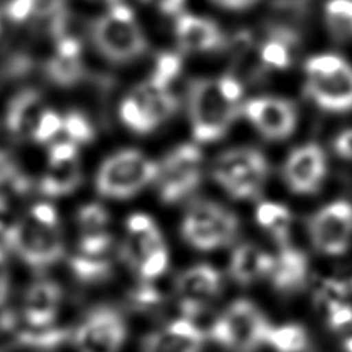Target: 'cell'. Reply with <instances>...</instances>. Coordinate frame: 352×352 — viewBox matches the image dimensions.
I'll return each mask as SVG.
<instances>
[{
	"label": "cell",
	"instance_id": "obj_1",
	"mask_svg": "<svg viewBox=\"0 0 352 352\" xmlns=\"http://www.w3.org/2000/svg\"><path fill=\"white\" fill-rule=\"evenodd\" d=\"M1 242L23 263L37 270L55 264L65 253L58 213L47 202L34 204L22 219L11 223Z\"/></svg>",
	"mask_w": 352,
	"mask_h": 352
},
{
	"label": "cell",
	"instance_id": "obj_2",
	"mask_svg": "<svg viewBox=\"0 0 352 352\" xmlns=\"http://www.w3.org/2000/svg\"><path fill=\"white\" fill-rule=\"evenodd\" d=\"M187 104L192 135L199 143H210L224 136L239 113V104L230 102L217 80L212 78L190 82Z\"/></svg>",
	"mask_w": 352,
	"mask_h": 352
},
{
	"label": "cell",
	"instance_id": "obj_3",
	"mask_svg": "<svg viewBox=\"0 0 352 352\" xmlns=\"http://www.w3.org/2000/svg\"><path fill=\"white\" fill-rule=\"evenodd\" d=\"M305 92L324 111L352 110V66L338 55H314L305 63Z\"/></svg>",
	"mask_w": 352,
	"mask_h": 352
},
{
	"label": "cell",
	"instance_id": "obj_4",
	"mask_svg": "<svg viewBox=\"0 0 352 352\" xmlns=\"http://www.w3.org/2000/svg\"><path fill=\"white\" fill-rule=\"evenodd\" d=\"M91 38L96 50L114 63L131 62L147 48V40L135 21L133 11L121 1L114 3L107 14L92 23Z\"/></svg>",
	"mask_w": 352,
	"mask_h": 352
},
{
	"label": "cell",
	"instance_id": "obj_5",
	"mask_svg": "<svg viewBox=\"0 0 352 352\" xmlns=\"http://www.w3.org/2000/svg\"><path fill=\"white\" fill-rule=\"evenodd\" d=\"M160 165L138 150L110 155L99 168L95 187L102 197L126 199L157 180Z\"/></svg>",
	"mask_w": 352,
	"mask_h": 352
},
{
	"label": "cell",
	"instance_id": "obj_6",
	"mask_svg": "<svg viewBox=\"0 0 352 352\" xmlns=\"http://www.w3.org/2000/svg\"><path fill=\"white\" fill-rule=\"evenodd\" d=\"M271 324L249 300H236L212 323L210 337L230 352H256L267 341Z\"/></svg>",
	"mask_w": 352,
	"mask_h": 352
},
{
	"label": "cell",
	"instance_id": "obj_7",
	"mask_svg": "<svg viewBox=\"0 0 352 352\" xmlns=\"http://www.w3.org/2000/svg\"><path fill=\"white\" fill-rule=\"evenodd\" d=\"M212 175L232 198L249 199L263 190L268 177V162L256 148H231L217 157Z\"/></svg>",
	"mask_w": 352,
	"mask_h": 352
},
{
	"label": "cell",
	"instance_id": "obj_8",
	"mask_svg": "<svg viewBox=\"0 0 352 352\" xmlns=\"http://www.w3.org/2000/svg\"><path fill=\"white\" fill-rule=\"evenodd\" d=\"M239 230L236 214L209 199L190 205L183 221V238L198 250H213L231 243Z\"/></svg>",
	"mask_w": 352,
	"mask_h": 352
},
{
	"label": "cell",
	"instance_id": "obj_9",
	"mask_svg": "<svg viewBox=\"0 0 352 352\" xmlns=\"http://www.w3.org/2000/svg\"><path fill=\"white\" fill-rule=\"evenodd\" d=\"M158 169V195L164 204H176L195 191L202 179V154L192 143L172 148Z\"/></svg>",
	"mask_w": 352,
	"mask_h": 352
},
{
	"label": "cell",
	"instance_id": "obj_10",
	"mask_svg": "<svg viewBox=\"0 0 352 352\" xmlns=\"http://www.w3.org/2000/svg\"><path fill=\"white\" fill-rule=\"evenodd\" d=\"M312 245L323 254L340 256L352 241V205L334 201L320 208L308 221Z\"/></svg>",
	"mask_w": 352,
	"mask_h": 352
},
{
	"label": "cell",
	"instance_id": "obj_11",
	"mask_svg": "<svg viewBox=\"0 0 352 352\" xmlns=\"http://www.w3.org/2000/svg\"><path fill=\"white\" fill-rule=\"evenodd\" d=\"M125 338L126 323L110 307L92 309L74 331L78 352H118Z\"/></svg>",
	"mask_w": 352,
	"mask_h": 352
},
{
	"label": "cell",
	"instance_id": "obj_12",
	"mask_svg": "<svg viewBox=\"0 0 352 352\" xmlns=\"http://www.w3.org/2000/svg\"><path fill=\"white\" fill-rule=\"evenodd\" d=\"M220 289L221 276L209 264H198L183 271L176 279V293L184 318L192 319L202 314Z\"/></svg>",
	"mask_w": 352,
	"mask_h": 352
},
{
	"label": "cell",
	"instance_id": "obj_13",
	"mask_svg": "<svg viewBox=\"0 0 352 352\" xmlns=\"http://www.w3.org/2000/svg\"><path fill=\"white\" fill-rule=\"evenodd\" d=\"M242 110L253 126L270 140H283L296 128V109L286 99L274 96L254 98L245 103Z\"/></svg>",
	"mask_w": 352,
	"mask_h": 352
},
{
	"label": "cell",
	"instance_id": "obj_14",
	"mask_svg": "<svg viewBox=\"0 0 352 352\" xmlns=\"http://www.w3.org/2000/svg\"><path fill=\"white\" fill-rule=\"evenodd\" d=\"M327 170L326 155L316 143L304 144L293 150L283 165V180L290 191L311 194L318 191Z\"/></svg>",
	"mask_w": 352,
	"mask_h": 352
},
{
	"label": "cell",
	"instance_id": "obj_15",
	"mask_svg": "<svg viewBox=\"0 0 352 352\" xmlns=\"http://www.w3.org/2000/svg\"><path fill=\"white\" fill-rule=\"evenodd\" d=\"M204 341V333L191 319L179 318L148 334L143 341V352H202Z\"/></svg>",
	"mask_w": 352,
	"mask_h": 352
},
{
	"label": "cell",
	"instance_id": "obj_16",
	"mask_svg": "<svg viewBox=\"0 0 352 352\" xmlns=\"http://www.w3.org/2000/svg\"><path fill=\"white\" fill-rule=\"evenodd\" d=\"M62 301L60 286L50 279H38L26 292L22 316L28 327H50L59 311Z\"/></svg>",
	"mask_w": 352,
	"mask_h": 352
},
{
	"label": "cell",
	"instance_id": "obj_17",
	"mask_svg": "<svg viewBox=\"0 0 352 352\" xmlns=\"http://www.w3.org/2000/svg\"><path fill=\"white\" fill-rule=\"evenodd\" d=\"M128 236L121 246V257L133 268L138 270L142 260L165 246L162 235L154 220L144 213H133L126 220Z\"/></svg>",
	"mask_w": 352,
	"mask_h": 352
},
{
	"label": "cell",
	"instance_id": "obj_18",
	"mask_svg": "<svg viewBox=\"0 0 352 352\" xmlns=\"http://www.w3.org/2000/svg\"><path fill=\"white\" fill-rule=\"evenodd\" d=\"M177 44L187 52H208L223 47L224 36L219 26L206 18L182 14L175 26Z\"/></svg>",
	"mask_w": 352,
	"mask_h": 352
},
{
	"label": "cell",
	"instance_id": "obj_19",
	"mask_svg": "<svg viewBox=\"0 0 352 352\" xmlns=\"http://www.w3.org/2000/svg\"><path fill=\"white\" fill-rule=\"evenodd\" d=\"M44 111L43 96L36 89L21 91L11 99L7 107L6 125L8 132L16 139H32Z\"/></svg>",
	"mask_w": 352,
	"mask_h": 352
},
{
	"label": "cell",
	"instance_id": "obj_20",
	"mask_svg": "<svg viewBox=\"0 0 352 352\" xmlns=\"http://www.w3.org/2000/svg\"><path fill=\"white\" fill-rule=\"evenodd\" d=\"M308 276V260L302 252L289 245L274 257L270 279L280 293H294L304 287Z\"/></svg>",
	"mask_w": 352,
	"mask_h": 352
},
{
	"label": "cell",
	"instance_id": "obj_21",
	"mask_svg": "<svg viewBox=\"0 0 352 352\" xmlns=\"http://www.w3.org/2000/svg\"><path fill=\"white\" fill-rule=\"evenodd\" d=\"M272 264L274 256L253 243H242L231 256L230 274L235 282L250 285L260 278L270 276Z\"/></svg>",
	"mask_w": 352,
	"mask_h": 352
},
{
	"label": "cell",
	"instance_id": "obj_22",
	"mask_svg": "<svg viewBox=\"0 0 352 352\" xmlns=\"http://www.w3.org/2000/svg\"><path fill=\"white\" fill-rule=\"evenodd\" d=\"M82 172L78 157L48 161L47 169L38 182L41 194L56 198L73 192L81 183Z\"/></svg>",
	"mask_w": 352,
	"mask_h": 352
},
{
	"label": "cell",
	"instance_id": "obj_23",
	"mask_svg": "<svg viewBox=\"0 0 352 352\" xmlns=\"http://www.w3.org/2000/svg\"><path fill=\"white\" fill-rule=\"evenodd\" d=\"M256 221L282 246L287 245L292 214L286 206L278 202H261L256 209Z\"/></svg>",
	"mask_w": 352,
	"mask_h": 352
},
{
	"label": "cell",
	"instance_id": "obj_24",
	"mask_svg": "<svg viewBox=\"0 0 352 352\" xmlns=\"http://www.w3.org/2000/svg\"><path fill=\"white\" fill-rule=\"evenodd\" d=\"M69 267L74 278L82 283H98L106 280L111 275V261L107 256H88L76 252Z\"/></svg>",
	"mask_w": 352,
	"mask_h": 352
},
{
	"label": "cell",
	"instance_id": "obj_25",
	"mask_svg": "<svg viewBox=\"0 0 352 352\" xmlns=\"http://www.w3.org/2000/svg\"><path fill=\"white\" fill-rule=\"evenodd\" d=\"M120 117L122 122L135 133L144 135L154 128L146 110L144 98L140 87L135 88L120 104Z\"/></svg>",
	"mask_w": 352,
	"mask_h": 352
},
{
	"label": "cell",
	"instance_id": "obj_26",
	"mask_svg": "<svg viewBox=\"0 0 352 352\" xmlns=\"http://www.w3.org/2000/svg\"><path fill=\"white\" fill-rule=\"evenodd\" d=\"M265 344L276 352H305L308 334L302 326L296 323L271 326Z\"/></svg>",
	"mask_w": 352,
	"mask_h": 352
},
{
	"label": "cell",
	"instance_id": "obj_27",
	"mask_svg": "<svg viewBox=\"0 0 352 352\" xmlns=\"http://www.w3.org/2000/svg\"><path fill=\"white\" fill-rule=\"evenodd\" d=\"M48 78L60 87H70L82 78L81 56H67L54 52L45 65Z\"/></svg>",
	"mask_w": 352,
	"mask_h": 352
},
{
	"label": "cell",
	"instance_id": "obj_28",
	"mask_svg": "<svg viewBox=\"0 0 352 352\" xmlns=\"http://www.w3.org/2000/svg\"><path fill=\"white\" fill-rule=\"evenodd\" d=\"M140 89L144 98L148 117L154 128H157L161 122L166 121L175 113L177 107V100L169 91L154 89L147 82L140 85Z\"/></svg>",
	"mask_w": 352,
	"mask_h": 352
},
{
	"label": "cell",
	"instance_id": "obj_29",
	"mask_svg": "<svg viewBox=\"0 0 352 352\" xmlns=\"http://www.w3.org/2000/svg\"><path fill=\"white\" fill-rule=\"evenodd\" d=\"M290 44L292 37L282 30L272 33L260 48L263 63L272 69H286L290 65Z\"/></svg>",
	"mask_w": 352,
	"mask_h": 352
},
{
	"label": "cell",
	"instance_id": "obj_30",
	"mask_svg": "<svg viewBox=\"0 0 352 352\" xmlns=\"http://www.w3.org/2000/svg\"><path fill=\"white\" fill-rule=\"evenodd\" d=\"M324 12L329 29L340 38L352 40V0H330Z\"/></svg>",
	"mask_w": 352,
	"mask_h": 352
},
{
	"label": "cell",
	"instance_id": "obj_31",
	"mask_svg": "<svg viewBox=\"0 0 352 352\" xmlns=\"http://www.w3.org/2000/svg\"><path fill=\"white\" fill-rule=\"evenodd\" d=\"M182 70V58L177 54L164 52L158 55L154 70L150 76L148 85L154 89L168 91L170 82L179 76Z\"/></svg>",
	"mask_w": 352,
	"mask_h": 352
},
{
	"label": "cell",
	"instance_id": "obj_32",
	"mask_svg": "<svg viewBox=\"0 0 352 352\" xmlns=\"http://www.w3.org/2000/svg\"><path fill=\"white\" fill-rule=\"evenodd\" d=\"M62 131L66 132L69 142L76 146L87 144L94 139V128L91 122L78 111H70L62 117Z\"/></svg>",
	"mask_w": 352,
	"mask_h": 352
},
{
	"label": "cell",
	"instance_id": "obj_33",
	"mask_svg": "<svg viewBox=\"0 0 352 352\" xmlns=\"http://www.w3.org/2000/svg\"><path fill=\"white\" fill-rule=\"evenodd\" d=\"M110 217L100 204H87L77 212V223L81 232L107 231Z\"/></svg>",
	"mask_w": 352,
	"mask_h": 352
},
{
	"label": "cell",
	"instance_id": "obj_34",
	"mask_svg": "<svg viewBox=\"0 0 352 352\" xmlns=\"http://www.w3.org/2000/svg\"><path fill=\"white\" fill-rule=\"evenodd\" d=\"M6 187L14 191H25L28 188V179L21 173L14 160L0 150V191Z\"/></svg>",
	"mask_w": 352,
	"mask_h": 352
},
{
	"label": "cell",
	"instance_id": "obj_35",
	"mask_svg": "<svg viewBox=\"0 0 352 352\" xmlns=\"http://www.w3.org/2000/svg\"><path fill=\"white\" fill-rule=\"evenodd\" d=\"M168 263H169V257H168L166 246H161L142 260L136 272L143 280H151L165 272Z\"/></svg>",
	"mask_w": 352,
	"mask_h": 352
},
{
	"label": "cell",
	"instance_id": "obj_36",
	"mask_svg": "<svg viewBox=\"0 0 352 352\" xmlns=\"http://www.w3.org/2000/svg\"><path fill=\"white\" fill-rule=\"evenodd\" d=\"M62 131V117L54 111L45 109L40 121L33 132L32 139L37 143H48L52 138H55Z\"/></svg>",
	"mask_w": 352,
	"mask_h": 352
},
{
	"label": "cell",
	"instance_id": "obj_37",
	"mask_svg": "<svg viewBox=\"0 0 352 352\" xmlns=\"http://www.w3.org/2000/svg\"><path fill=\"white\" fill-rule=\"evenodd\" d=\"M128 301L135 309H151L160 304L161 294L155 287L150 286L148 283H143L131 290Z\"/></svg>",
	"mask_w": 352,
	"mask_h": 352
},
{
	"label": "cell",
	"instance_id": "obj_38",
	"mask_svg": "<svg viewBox=\"0 0 352 352\" xmlns=\"http://www.w3.org/2000/svg\"><path fill=\"white\" fill-rule=\"evenodd\" d=\"M36 0H10L6 4V15L12 22H25L29 16L33 15Z\"/></svg>",
	"mask_w": 352,
	"mask_h": 352
},
{
	"label": "cell",
	"instance_id": "obj_39",
	"mask_svg": "<svg viewBox=\"0 0 352 352\" xmlns=\"http://www.w3.org/2000/svg\"><path fill=\"white\" fill-rule=\"evenodd\" d=\"M217 84L221 89V92L224 94V96L230 102H232L235 104H239V100H241L242 94H243V88H242L241 81L236 77L224 74L220 78H217Z\"/></svg>",
	"mask_w": 352,
	"mask_h": 352
},
{
	"label": "cell",
	"instance_id": "obj_40",
	"mask_svg": "<svg viewBox=\"0 0 352 352\" xmlns=\"http://www.w3.org/2000/svg\"><path fill=\"white\" fill-rule=\"evenodd\" d=\"M334 151L344 160H352V128L342 131L336 138Z\"/></svg>",
	"mask_w": 352,
	"mask_h": 352
},
{
	"label": "cell",
	"instance_id": "obj_41",
	"mask_svg": "<svg viewBox=\"0 0 352 352\" xmlns=\"http://www.w3.org/2000/svg\"><path fill=\"white\" fill-rule=\"evenodd\" d=\"M10 290V279L6 265V254H4V246L0 245V309L4 305L7 296Z\"/></svg>",
	"mask_w": 352,
	"mask_h": 352
},
{
	"label": "cell",
	"instance_id": "obj_42",
	"mask_svg": "<svg viewBox=\"0 0 352 352\" xmlns=\"http://www.w3.org/2000/svg\"><path fill=\"white\" fill-rule=\"evenodd\" d=\"M144 1H154L158 10L165 15L179 14L186 3V0H144Z\"/></svg>",
	"mask_w": 352,
	"mask_h": 352
},
{
	"label": "cell",
	"instance_id": "obj_43",
	"mask_svg": "<svg viewBox=\"0 0 352 352\" xmlns=\"http://www.w3.org/2000/svg\"><path fill=\"white\" fill-rule=\"evenodd\" d=\"M212 1L228 10H245L253 6L257 0H212Z\"/></svg>",
	"mask_w": 352,
	"mask_h": 352
},
{
	"label": "cell",
	"instance_id": "obj_44",
	"mask_svg": "<svg viewBox=\"0 0 352 352\" xmlns=\"http://www.w3.org/2000/svg\"><path fill=\"white\" fill-rule=\"evenodd\" d=\"M344 348H345V351H346V352H352V336H351V337H348V338L345 340V342H344Z\"/></svg>",
	"mask_w": 352,
	"mask_h": 352
},
{
	"label": "cell",
	"instance_id": "obj_45",
	"mask_svg": "<svg viewBox=\"0 0 352 352\" xmlns=\"http://www.w3.org/2000/svg\"><path fill=\"white\" fill-rule=\"evenodd\" d=\"M109 1H110V3H113V4H114V3H118V1H120V0H109Z\"/></svg>",
	"mask_w": 352,
	"mask_h": 352
},
{
	"label": "cell",
	"instance_id": "obj_46",
	"mask_svg": "<svg viewBox=\"0 0 352 352\" xmlns=\"http://www.w3.org/2000/svg\"><path fill=\"white\" fill-rule=\"evenodd\" d=\"M0 28H1V23H0Z\"/></svg>",
	"mask_w": 352,
	"mask_h": 352
}]
</instances>
